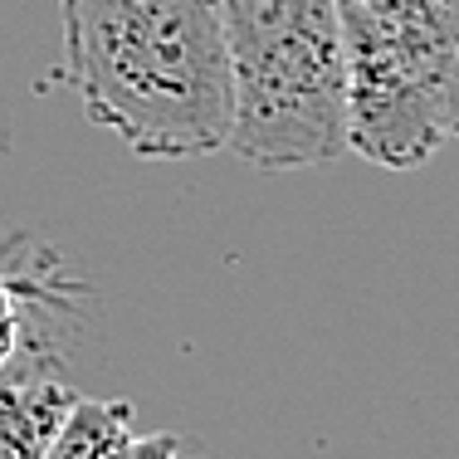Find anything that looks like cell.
Wrapping results in <instances>:
<instances>
[{
  "mask_svg": "<svg viewBox=\"0 0 459 459\" xmlns=\"http://www.w3.org/2000/svg\"><path fill=\"white\" fill-rule=\"evenodd\" d=\"M181 459H201V455H191V450H181Z\"/></svg>",
  "mask_w": 459,
  "mask_h": 459,
  "instance_id": "ba28073f",
  "label": "cell"
},
{
  "mask_svg": "<svg viewBox=\"0 0 459 459\" xmlns=\"http://www.w3.org/2000/svg\"><path fill=\"white\" fill-rule=\"evenodd\" d=\"M127 435H133V401L79 396V406L69 411L45 459H108Z\"/></svg>",
  "mask_w": 459,
  "mask_h": 459,
  "instance_id": "8992f818",
  "label": "cell"
},
{
  "mask_svg": "<svg viewBox=\"0 0 459 459\" xmlns=\"http://www.w3.org/2000/svg\"><path fill=\"white\" fill-rule=\"evenodd\" d=\"M79 391L64 381L59 357H35L0 371V459H45Z\"/></svg>",
  "mask_w": 459,
  "mask_h": 459,
  "instance_id": "5b68a950",
  "label": "cell"
},
{
  "mask_svg": "<svg viewBox=\"0 0 459 459\" xmlns=\"http://www.w3.org/2000/svg\"><path fill=\"white\" fill-rule=\"evenodd\" d=\"M181 435L171 430H157V435H127L123 445H117L108 459H181Z\"/></svg>",
  "mask_w": 459,
  "mask_h": 459,
  "instance_id": "52a82bcc",
  "label": "cell"
},
{
  "mask_svg": "<svg viewBox=\"0 0 459 459\" xmlns=\"http://www.w3.org/2000/svg\"><path fill=\"white\" fill-rule=\"evenodd\" d=\"M20 239L0 245V371L35 362V357H59L54 318H69L83 299V283L64 274L59 255L35 249L15 264Z\"/></svg>",
  "mask_w": 459,
  "mask_h": 459,
  "instance_id": "277c9868",
  "label": "cell"
},
{
  "mask_svg": "<svg viewBox=\"0 0 459 459\" xmlns=\"http://www.w3.org/2000/svg\"><path fill=\"white\" fill-rule=\"evenodd\" d=\"M235 54L230 152L259 171L327 167L347 142V45L337 0H221Z\"/></svg>",
  "mask_w": 459,
  "mask_h": 459,
  "instance_id": "7a4b0ae2",
  "label": "cell"
},
{
  "mask_svg": "<svg viewBox=\"0 0 459 459\" xmlns=\"http://www.w3.org/2000/svg\"><path fill=\"white\" fill-rule=\"evenodd\" d=\"M347 137L371 167L415 171L459 142V0H337Z\"/></svg>",
  "mask_w": 459,
  "mask_h": 459,
  "instance_id": "3957f363",
  "label": "cell"
},
{
  "mask_svg": "<svg viewBox=\"0 0 459 459\" xmlns=\"http://www.w3.org/2000/svg\"><path fill=\"white\" fill-rule=\"evenodd\" d=\"M54 83L133 157L191 161L235 137V54L221 0H59Z\"/></svg>",
  "mask_w": 459,
  "mask_h": 459,
  "instance_id": "6da1fadb",
  "label": "cell"
}]
</instances>
